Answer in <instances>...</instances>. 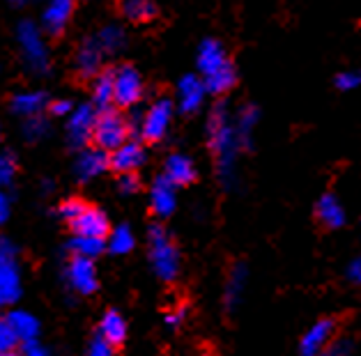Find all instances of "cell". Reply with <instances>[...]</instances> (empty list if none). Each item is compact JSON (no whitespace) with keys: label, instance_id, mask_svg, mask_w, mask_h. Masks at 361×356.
<instances>
[{"label":"cell","instance_id":"obj_13","mask_svg":"<svg viewBox=\"0 0 361 356\" xmlns=\"http://www.w3.org/2000/svg\"><path fill=\"white\" fill-rule=\"evenodd\" d=\"M104 58L106 56H104L97 37L94 35H87V37H83L74 49V58H72L74 74L81 78V81H92L94 76L102 74Z\"/></svg>","mask_w":361,"mask_h":356},{"label":"cell","instance_id":"obj_14","mask_svg":"<svg viewBox=\"0 0 361 356\" xmlns=\"http://www.w3.org/2000/svg\"><path fill=\"white\" fill-rule=\"evenodd\" d=\"M74 12H76V3H72V0H51L39 16L42 32L47 37H63L69 23H72Z\"/></svg>","mask_w":361,"mask_h":356},{"label":"cell","instance_id":"obj_3","mask_svg":"<svg viewBox=\"0 0 361 356\" xmlns=\"http://www.w3.org/2000/svg\"><path fill=\"white\" fill-rule=\"evenodd\" d=\"M145 239L147 260L149 266H152V274L161 283H175L182 271V253L175 237L171 235V230L161 221H154V223H149Z\"/></svg>","mask_w":361,"mask_h":356},{"label":"cell","instance_id":"obj_46","mask_svg":"<svg viewBox=\"0 0 361 356\" xmlns=\"http://www.w3.org/2000/svg\"><path fill=\"white\" fill-rule=\"evenodd\" d=\"M0 356H19V350H16V352H3Z\"/></svg>","mask_w":361,"mask_h":356},{"label":"cell","instance_id":"obj_16","mask_svg":"<svg viewBox=\"0 0 361 356\" xmlns=\"http://www.w3.org/2000/svg\"><path fill=\"white\" fill-rule=\"evenodd\" d=\"M246 285H249V264L237 260L231 264V269L226 274L224 281V292H221V304L228 315H233L237 308L242 306Z\"/></svg>","mask_w":361,"mask_h":356},{"label":"cell","instance_id":"obj_6","mask_svg":"<svg viewBox=\"0 0 361 356\" xmlns=\"http://www.w3.org/2000/svg\"><path fill=\"white\" fill-rule=\"evenodd\" d=\"M175 99L169 94H159L149 102L143 109V124H140V133L138 138L149 145H157V142L166 140V136L171 133L173 120H175Z\"/></svg>","mask_w":361,"mask_h":356},{"label":"cell","instance_id":"obj_21","mask_svg":"<svg viewBox=\"0 0 361 356\" xmlns=\"http://www.w3.org/2000/svg\"><path fill=\"white\" fill-rule=\"evenodd\" d=\"M49 104H51V97L44 90H16L10 97V111L21 120L47 115Z\"/></svg>","mask_w":361,"mask_h":356},{"label":"cell","instance_id":"obj_34","mask_svg":"<svg viewBox=\"0 0 361 356\" xmlns=\"http://www.w3.org/2000/svg\"><path fill=\"white\" fill-rule=\"evenodd\" d=\"M334 87L341 92H352L361 87V69H343L334 76Z\"/></svg>","mask_w":361,"mask_h":356},{"label":"cell","instance_id":"obj_8","mask_svg":"<svg viewBox=\"0 0 361 356\" xmlns=\"http://www.w3.org/2000/svg\"><path fill=\"white\" fill-rule=\"evenodd\" d=\"M131 138L129 127H127V118L125 113L118 109L104 111L97 115V124H94V133H92V147L102 149V152H116L120 145Z\"/></svg>","mask_w":361,"mask_h":356},{"label":"cell","instance_id":"obj_27","mask_svg":"<svg viewBox=\"0 0 361 356\" xmlns=\"http://www.w3.org/2000/svg\"><path fill=\"white\" fill-rule=\"evenodd\" d=\"M120 14L129 23L145 25L159 19V5L149 3V0H125L120 3Z\"/></svg>","mask_w":361,"mask_h":356},{"label":"cell","instance_id":"obj_29","mask_svg":"<svg viewBox=\"0 0 361 356\" xmlns=\"http://www.w3.org/2000/svg\"><path fill=\"white\" fill-rule=\"evenodd\" d=\"M136 248V233L131 230V226L120 223L111 228V235L106 237V253L111 255H129Z\"/></svg>","mask_w":361,"mask_h":356},{"label":"cell","instance_id":"obj_47","mask_svg":"<svg viewBox=\"0 0 361 356\" xmlns=\"http://www.w3.org/2000/svg\"><path fill=\"white\" fill-rule=\"evenodd\" d=\"M0 140H3V124H0Z\"/></svg>","mask_w":361,"mask_h":356},{"label":"cell","instance_id":"obj_38","mask_svg":"<svg viewBox=\"0 0 361 356\" xmlns=\"http://www.w3.org/2000/svg\"><path fill=\"white\" fill-rule=\"evenodd\" d=\"M352 350H355V343L350 338H334L331 345L324 350L320 356H352Z\"/></svg>","mask_w":361,"mask_h":356},{"label":"cell","instance_id":"obj_15","mask_svg":"<svg viewBox=\"0 0 361 356\" xmlns=\"http://www.w3.org/2000/svg\"><path fill=\"white\" fill-rule=\"evenodd\" d=\"M111 171L118 175L138 173L147 164V147L140 138H129L125 145H120L116 152L109 154Z\"/></svg>","mask_w":361,"mask_h":356},{"label":"cell","instance_id":"obj_44","mask_svg":"<svg viewBox=\"0 0 361 356\" xmlns=\"http://www.w3.org/2000/svg\"><path fill=\"white\" fill-rule=\"evenodd\" d=\"M196 356H216V352H212V350H200Z\"/></svg>","mask_w":361,"mask_h":356},{"label":"cell","instance_id":"obj_2","mask_svg":"<svg viewBox=\"0 0 361 356\" xmlns=\"http://www.w3.org/2000/svg\"><path fill=\"white\" fill-rule=\"evenodd\" d=\"M196 74L205 83L209 97L224 99L240 83V71L219 37H202L196 49Z\"/></svg>","mask_w":361,"mask_h":356},{"label":"cell","instance_id":"obj_40","mask_svg":"<svg viewBox=\"0 0 361 356\" xmlns=\"http://www.w3.org/2000/svg\"><path fill=\"white\" fill-rule=\"evenodd\" d=\"M85 356H116V347H111L104 338H99L94 333L90 338V343H87Z\"/></svg>","mask_w":361,"mask_h":356},{"label":"cell","instance_id":"obj_5","mask_svg":"<svg viewBox=\"0 0 361 356\" xmlns=\"http://www.w3.org/2000/svg\"><path fill=\"white\" fill-rule=\"evenodd\" d=\"M16 44H19L23 65L35 76H47L51 71V51L47 35L35 19H21L16 23Z\"/></svg>","mask_w":361,"mask_h":356},{"label":"cell","instance_id":"obj_25","mask_svg":"<svg viewBox=\"0 0 361 356\" xmlns=\"http://www.w3.org/2000/svg\"><path fill=\"white\" fill-rule=\"evenodd\" d=\"M97 336L104 338L111 347H122L127 343V336H129V326H127V319L125 315L120 313L116 308H109L106 313L102 315L99 324H97Z\"/></svg>","mask_w":361,"mask_h":356},{"label":"cell","instance_id":"obj_30","mask_svg":"<svg viewBox=\"0 0 361 356\" xmlns=\"http://www.w3.org/2000/svg\"><path fill=\"white\" fill-rule=\"evenodd\" d=\"M67 253L76 257H85V260H97L106 253V242L104 239H90V237H76L72 235L67 239Z\"/></svg>","mask_w":361,"mask_h":356},{"label":"cell","instance_id":"obj_41","mask_svg":"<svg viewBox=\"0 0 361 356\" xmlns=\"http://www.w3.org/2000/svg\"><path fill=\"white\" fill-rule=\"evenodd\" d=\"M19 356H56V354L42 340H30V343L19 345Z\"/></svg>","mask_w":361,"mask_h":356},{"label":"cell","instance_id":"obj_22","mask_svg":"<svg viewBox=\"0 0 361 356\" xmlns=\"http://www.w3.org/2000/svg\"><path fill=\"white\" fill-rule=\"evenodd\" d=\"M233 124H235L237 140H240V145H242V152H251L255 129H258V124H260V106L253 102L242 104L240 109L233 113Z\"/></svg>","mask_w":361,"mask_h":356},{"label":"cell","instance_id":"obj_37","mask_svg":"<svg viewBox=\"0 0 361 356\" xmlns=\"http://www.w3.org/2000/svg\"><path fill=\"white\" fill-rule=\"evenodd\" d=\"M72 113H74V102L67 99V97H58V99H51L49 109H47L49 118H58V120H67Z\"/></svg>","mask_w":361,"mask_h":356},{"label":"cell","instance_id":"obj_26","mask_svg":"<svg viewBox=\"0 0 361 356\" xmlns=\"http://www.w3.org/2000/svg\"><path fill=\"white\" fill-rule=\"evenodd\" d=\"M90 104L97 111H111L113 106V67H104L99 76L90 81Z\"/></svg>","mask_w":361,"mask_h":356},{"label":"cell","instance_id":"obj_1","mask_svg":"<svg viewBox=\"0 0 361 356\" xmlns=\"http://www.w3.org/2000/svg\"><path fill=\"white\" fill-rule=\"evenodd\" d=\"M205 140L207 149L214 159V173L219 184L226 191H233L240 180V154L242 145L237 140L235 124H233V111L226 99H219L207 111L205 120Z\"/></svg>","mask_w":361,"mask_h":356},{"label":"cell","instance_id":"obj_19","mask_svg":"<svg viewBox=\"0 0 361 356\" xmlns=\"http://www.w3.org/2000/svg\"><path fill=\"white\" fill-rule=\"evenodd\" d=\"M109 171H111L109 154L102 152V149H97V147L90 145V147L81 149V152H76L72 173H74V177L81 184L92 182V180H99V177L106 175Z\"/></svg>","mask_w":361,"mask_h":356},{"label":"cell","instance_id":"obj_9","mask_svg":"<svg viewBox=\"0 0 361 356\" xmlns=\"http://www.w3.org/2000/svg\"><path fill=\"white\" fill-rule=\"evenodd\" d=\"M97 115H99V111H97L90 102H81L74 106V113L67 118V127H65L67 145L72 147L74 152H81V149L92 145Z\"/></svg>","mask_w":361,"mask_h":356},{"label":"cell","instance_id":"obj_17","mask_svg":"<svg viewBox=\"0 0 361 356\" xmlns=\"http://www.w3.org/2000/svg\"><path fill=\"white\" fill-rule=\"evenodd\" d=\"M147 202H149V211H152L159 221L171 219L173 214L178 211V202H180L178 189H175L164 175H157L152 184H149Z\"/></svg>","mask_w":361,"mask_h":356},{"label":"cell","instance_id":"obj_45","mask_svg":"<svg viewBox=\"0 0 361 356\" xmlns=\"http://www.w3.org/2000/svg\"><path fill=\"white\" fill-rule=\"evenodd\" d=\"M42 184H44V186H42L44 191H51V189H54V186H51V184H54V182H51V180H44Z\"/></svg>","mask_w":361,"mask_h":356},{"label":"cell","instance_id":"obj_33","mask_svg":"<svg viewBox=\"0 0 361 356\" xmlns=\"http://www.w3.org/2000/svg\"><path fill=\"white\" fill-rule=\"evenodd\" d=\"M16 175H19V161L12 152L7 149H0V189H10L14 184Z\"/></svg>","mask_w":361,"mask_h":356},{"label":"cell","instance_id":"obj_39","mask_svg":"<svg viewBox=\"0 0 361 356\" xmlns=\"http://www.w3.org/2000/svg\"><path fill=\"white\" fill-rule=\"evenodd\" d=\"M19 350V340L12 333V329L7 326L5 317H0V354L3 352H16Z\"/></svg>","mask_w":361,"mask_h":356},{"label":"cell","instance_id":"obj_28","mask_svg":"<svg viewBox=\"0 0 361 356\" xmlns=\"http://www.w3.org/2000/svg\"><path fill=\"white\" fill-rule=\"evenodd\" d=\"M94 37L99 42L104 56H116V53L125 51L127 47V30L116 21L104 23L102 28L94 32Z\"/></svg>","mask_w":361,"mask_h":356},{"label":"cell","instance_id":"obj_24","mask_svg":"<svg viewBox=\"0 0 361 356\" xmlns=\"http://www.w3.org/2000/svg\"><path fill=\"white\" fill-rule=\"evenodd\" d=\"M315 221L327 230H341L348 223V211L336 193H322L315 200Z\"/></svg>","mask_w":361,"mask_h":356},{"label":"cell","instance_id":"obj_4","mask_svg":"<svg viewBox=\"0 0 361 356\" xmlns=\"http://www.w3.org/2000/svg\"><path fill=\"white\" fill-rule=\"evenodd\" d=\"M21 248L12 237L0 235V308H14L23 297Z\"/></svg>","mask_w":361,"mask_h":356},{"label":"cell","instance_id":"obj_20","mask_svg":"<svg viewBox=\"0 0 361 356\" xmlns=\"http://www.w3.org/2000/svg\"><path fill=\"white\" fill-rule=\"evenodd\" d=\"M161 175L169 180L175 189H184L198 180V166L187 152H171L164 159Z\"/></svg>","mask_w":361,"mask_h":356},{"label":"cell","instance_id":"obj_12","mask_svg":"<svg viewBox=\"0 0 361 356\" xmlns=\"http://www.w3.org/2000/svg\"><path fill=\"white\" fill-rule=\"evenodd\" d=\"M207 90H205V83L198 74H182L180 81L175 83V109L182 115H196L205 109V102H207Z\"/></svg>","mask_w":361,"mask_h":356},{"label":"cell","instance_id":"obj_10","mask_svg":"<svg viewBox=\"0 0 361 356\" xmlns=\"http://www.w3.org/2000/svg\"><path fill=\"white\" fill-rule=\"evenodd\" d=\"M63 278L67 283V288L78 297H92L99 290V271H97L94 260L69 255L63 269Z\"/></svg>","mask_w":361,"mask_h":356},{"label":"cell","instance_id":"obj_7","mask_svg":"<svg viewBox=\"0 0 361 356\" xmlns=\"http://www.w3.org/2000/svg\"><path fill=\"white\" fill-rule=\"evenodd\" d=\"M145 97V81L143 74L131 62H120L113 67V106L118 111L127 113L140 106Z\"/></svg>","mask_w":361,"mask_h":356},{"label":"cell","instance_id":"obj_35","mask_svg":"<svg viewBox=\"0 0 361 356\" xmlns=\"http://www.w3.org/2000/svg\"><path fill=\"white\" fill-rule=\"evenodd\" d=\"M116 189L122 195H136L143 189V180H140L138 173H127V175H118L116 180Z\"/></svg>","mask_w":361,"mask_h":356},{"label":"cell","instance_id":"obj_36","mask_svg":"<svg viewBox=\"0 0 361 356\" xmlns=\"http://www.w3.org/2000/svg\"><path fill=\"white\" fill-rule=\"evenodd\" d=\"M187 317H189V308L180 304V306H173L166 310V315H164V324L166 329H171V331H178V329H182V324L187 322Z\"/></svg>","mask_w":361,"mask_h":356},{"label":"cell","instance_id":"obj_23","mask_svg":"<svg viewBox=\"0 0 361 356\" xmlns=\"http://www.w3.org/2000/svg\"><path fill=\"white\" fill-rule=\"evenodd\" d=\"M7 326L12 329V333L16 336V340H19V345L23 343H30V340H39L42 336V322L39 317H35L30 310L25 308H7V313L3 315Z\"/></svg>","mask_w":361,"mask_h":356},{"label":"cell","instance_id":"obj_42","mask_svg":"<svg viewBox=\"0 0 361 356\" xmlns=\"http://www.w3.org/2000/svg\"><path fill=\"white\" fill-rule=\"evenodd\" d=\"M345 281L352 285H361V255H355L345 266Z\"/></svg>","mask_w":361,"mask_h":356},{"label":"cell","instance_id":"obj_18","mask_svg":"<svg viewBox=\"0 0 361 356\" xmlns=\"http://www.w3.org/2000/svg\"><path fill=\"white\" fill-rule=\"evenodd\" d=\"M111 228L113 226H111L109 214L102 207H97V204H87L81 216H78L74 223H69L72 235L90 237V239H104V242H106V237L111 235Z\"/></svg>","mask_w":361,"mask_h":356},{"label":"cell","instance_id":"obj_43","mask_svg":"<svg viewBox=\"0 0 361 356\" xmlns=\"http://www.w3.org/2000/svg\"><path fill=\"white\" fill-rule=\"evenodd\" d=\"M10 211H12L10 193H7L5 189H0V228L7 223V219H10Z\"/></svg>","mask_w":361,"mask_h":356},{"label":"cell","instance_id":"obj_11","mask_svg":"<svg viewBox=\"0 0 361 356\" xmlns=\"http://www.w3.org/2000/svg\"><path fill=\"white\" fill-rule=\"evenodd\" d=\"M336 331H338L336 317L324 315L320 319H315V322L302 333V338H299L297 356H320L331 345L334 338H336Z\"/></svg>","mask_w":361,"mask_h":356},{"label":"cell","instance_id":"obj_32","mask_svg":"<svg viewBox=\"0 0 361 356\" xmlns=\"http://www.w3.org/2000/svg\"><path fill=\"white\" fill-rule=\"evenodd\" d=\"M87 204H90V202H87L85 198H81V195H69V198L58 202V209L56 211H58V216L69 226V223H74L78 216H81Z\"/></svg>","mask_w":361,"mask_h":356},{"label":"cell","instance_id":"obj_31","mask_svg":"<svg viewBox=\"0 0 361 356\" xmlns=\"http://www.w3.org/2000/svg\"><path fill=\"white\" fill-rule=\"evenodd\" d=\"M21 136L25 142H42L51 136V118L49 115H39V118L23 120Z\"/></svg>","mask_w":361,"mask_h":356}]
</instances>
